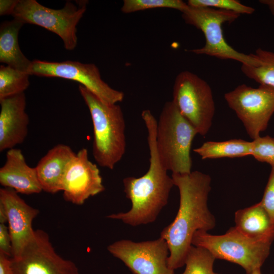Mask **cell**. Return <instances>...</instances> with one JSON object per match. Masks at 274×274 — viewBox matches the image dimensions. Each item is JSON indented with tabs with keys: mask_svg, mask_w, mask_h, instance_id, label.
<instances>
[{
	"mask_svg": "<svg viewBox=\"0 0 274 274\" xmlns=\"http://www.w3.org/2000/svg\"><path fill=\"white\" fill-rule=\"evenodd\" d=\"M25 72L8 65L0 66V100L23 93L30 84L29 76Z\"/></svg>",
	"mask_w": 274,
	"mask_h": 274,
	"instance_id": "obj_22",
	"label": "cell"
},
{
	"mask_svg": "<svg viewBox=\"0 0 274 274\" xmlns=\"http://www.w3.org/2000/svg\"><path fill=\"white\" fill-rule=\"evenodd\" d=\"M234 221L235 228L247 237L271 243L274 241V222L260 201L237 210Z\"/></svg>",
	"mask_w": 274,
	"mask_h": 274,
	"instance_id": "obj_18",
	"label": "cell"
},
{
	"mask_svg": "<svg viewBox=\"0 0 274 274\" xmlns=\"http://www.w3.org/2000/svg\"><path fill=\"white\" fill-rule=\"evenodd\" d=\"M197 134L172 100L165 103L157 123L156 145L160 161L167 171L180 174L191 172L190 150Z\"/></svg>",
	"mask_w": 274,
	"mask_h": 274,
	"instance_id": "obj_4",
	"label": "cell"
},
{
	"mask_svg": "<svg viewBox=\"0 0 274 274\" xmlns=\"http://www.w3.org/2000/svg\"><path fill=\"white\" fill-rule=\"evenodd\" d=\"M260 202L274 222V166L271 167L268 182Z\"/></svg>",
	"mask_w": 274,
	"mask_h": 274,
	"instance_id": "obj_27",
	"label": "cell"
},
{
	"mask_svg": "<svg viewBox=\"0 0 274 274\" xmlns=\"http://www.w3.org/2000/svg\"><path fill=\"white\" fill-rule=\"evenodd\" d=\"M239 16L240 14L232 11L189 6L182 12V17L186 23L200 30L206 40L203 47L189 51L220 59H232L242 64L258 65L259 60L255 54H246L237 51L227 43L224 37L223 24L234 21Z\"/></svg>",
	"mask_w": 274,
	"mask_h": 274,
	"instance_id": "obj_5",
	"label": "cell"
},
{
	"mask_svg": "<svg viewBox=\"0 0 274 274\" xmlns=\"http://www.w3.org/2000/svg\"><path fill=\"white\" fill-rule=\"evenodd\" d=\"M19 0H1L0 15L12 14Z\"/></svg>",
	"mask_w": 274,
	"mask_h": 274,
	"instance_id": "obj_29",
	"label": "cell"
},
{
	"mask_svg": "<svg viewBox=\"0 0 274 274\" xmlns=\"http://www.w3.org/2000/svg\"><path fill=\"white\" fill-rule=\"evenodd\" d=\"M216 259L207 249L192 245L187 255L182 274H219L214 272Z\"/></svg>",
	"mask_w": 274,
	"mask_h": 274,
	"instance_id": "obj_23",
	"label": "cell"
},
{
	"mask_svg": "<svg viewBox=\"0 0 274 274\" xmlns=\"http://www.w3.org/2000/svg\"><path fill=\"white\" fill-rule=\"evenodd\" d=\"M0 252L12 258L13 249L8 227L5 224H0Z\"/></svg>",
	"mask_w": 274,
	"mask_h": 274,
	"instance_id": "obj_28",
	"label": "cell"
},
{
	"mask_svg": "<svg viewBox=\"0 0 274 274\" xmlns=\"http://www.w3.org/2000/svg\"><path fill=\"white\" fill-rule=\"evenodd\" d=\"M254 54L259 60V65L254 66L242 64V72L260 84L274 88V52L258 48Z\"/></svg>",
	"mask_w": 274,
	"mask_h": 274,
	"instance_id": "obj_21",
	"label": "cell"
},
{
	"mask_svg": "<svg viewBox=\"0 0 274 274\" xmlns=\"http://www.w3.org/2000/svg\"><path fill=\"white\" fill-rule=\"evenodd\" d=\"M142 119L148 131L150 165L146 174L139 178L123 179L124 191L131 202L127 212L108 215L107 218L119 220L124 223L136 226L154 222L162 209L167 204L169 193L175 186L173 179L161 164L156 145L157 121L151 113L145 114Z\"/></svg>",
	"mask_w": 274,
	"mask_h": 274,
	"instance_id": "obj_2",
	"label": "cell"
},
{
	"mask_svg": "<svg viewBox=\"0 0 274 274\" xmlns=\"http://www.w3.org/2000/svg\"><path fill=\"white\" fill-rule=\"evenodd\" d=\"M27 73L30 76L76 81L108 104H117L122 101L124 97L123 92L113 89L103 81L98 67L94 63L71 60L52 62L33 60Z\"/></svg>",
	"mask_w": 274,
	"mask_h": 274,
	"instance_id": "obj_10",
	"label": "cell"
},
{
	"mask_svg": "<svg viewBox=\"0 0 274 274\" xmlns=\"http://www.w3.org/2000/svg\"><path fill=\"white\" fill-rule=\"evenodd\" d=\"M172 178L179 191L180 206L175 219L163 228L160 237L168 244V265L175 270L185 265L195 232L213 229L216 220L208 206L211 190L209 175L194 171L187 174L172 173Z\"/></svg>",
	"mask_w": 274,
	"mask_h": 274,
	"instance_id": "obj_1",
	"label": "cell"
},
{
	"mask_svg": "<svg viewBox=\"0 0 274 274\" xmlns=\"http://www.w3.org/2000/svg\"><path fill=\"white\" fill-rule=\"evenodd\" d=\"M202 159L238 158L252 153V141L232 139L222 142L208 141L193 150Z\"/></svg>",
	"mask_w": 274,
	"mask_h": 274,
	"instance_id": "obj_20",
	"label": "cell"
},
{
	"mask_svg": "<svg viewBox=\"0 0 274 274\" xmlns=\"http://www.w3.org/2000/svg\"><path fill=\"white\" fill-rule=\"evenodd\" d=\"M251 155L258 161L274 166V138L266 135L253 140Z\"/></svg>",
	"mask_w": 274,
	"mask_h": 274,
	"instance_id": "obj_26",
	"label": "cell"
},
{
	"mask_svg": "<svg viewBox=\"0 0 274 274\" xmlns=\"http://www.w3.org/2000/svg\"><path fill=\"white\" fill-rule=\"evenodd\" d=\"M7 223V215L6 211L1 203H0V224Z\"/></svg>",
	"mask_w": 274,
	"mask_h": 274,
	"instance_id": "obj_32",
	"label": "cell"
},
{
	"mask_svg": "<svg viewBox=\"0 0 274 274\" xmlns=\"http://www.w3.org/2000/svg\"><path fill=\"white\" fill-rule=\"evenodd\" d=\"M79 90L90 114L93 130L92 152L100 166L113 169L125 154V122L121 107L101 100L89 90Z\"/></svg>",
	"mask_w": 274,
	"mask_h": 274,
	"instance_id": "obj_3",
	"label": "cell"
},
{
	"mask_svg": "<svg viewBox=\"0 0 274 274\" xmlns=\"http://www.w3.org/2000/svg\"><path fill=\"white\" fill-rule=\"evenodd\" d=\"M0 184L26 195L42 191L35 168L28 165L21 150L15 148L7 152L5 162L0 168Z\"/></svg>",
	"mask_w": 274,
	"mask_h": 274,
	"instance_id": "obj_16",
	"label": "cell"
},
{
	"mask_svg": "<svg viewBox=\"0 0 274 274\" xmlns=\"http://www.w3.org/2000/svg\"><path fill=\"white\" fill-rule=\"evenodd\" d=\"M0 105V151L3 152L24 142L29 119L24 92L1 99Z\"/></svg>",
	"mask_w": 274,
	"mask_h": 274,
	"instance_id": "obj_15",
	"label": "cell"
},
{
	"mask_svg": "<svg viewBox=\"0 0 274 274\" xmlns=\"http://www.w3.org/2000/svg\"><path fill=\"white\" fill-rule=\"evenodd\" d=\"M76 154L70 146L59 144L41 158L35 168L42 191L52 194L62 191L67 167Z\"/></svg>",
	"mask_w": 274,
	"mask_h": 274,
	"instance_id": "obj_17",
	"label": "cell"
},
{
	"mask_svg": "<svg viewBox=\"0 0 274 274\" xmlns=\"http://www.w3.org/2000/svg\"><path fill=\"white\" fill-rule=\"evenodd\" d=\"M187 5L191 7H208L229 11L239 14H252L255 9L242 4L236 0H189Z\"/></svg>",
	"mask_w": 274,
	"mask_h": 274,
	"instance_id": "obj_25",
	"label": "cell"
},
{
	"mask_svg": "<svg viewBox=\"0 0 274 274\" xmlns=\"http://www.w3.org/2000/svg\"><path fill=\"white\" fill-rule=\"evenodd\" d=\"M259 2L266 6L271 14L274 16V0H260Z\"/></svg>",
	"mask_w": 274,
	"mask_h": 274,
	"instance_id": "obj_31",
	"label": "cell"
},
{
	"mask_svg": "<svg viewBox=\"0 0 274 274\" xmlns=\"http://www.w3.org/2000/svg\"><path fill=\"white\" fill-rule=\"evenodd\" d=\"M224 98L249 136L253 140L260 136L274 113V88L261 84L253 88L243 84L226 93Z\"/></svg>",
	"mask_w": 274,
	"mask_h": 274,
	"instance_id": "obj_9",
	"label": "cell"
},
{
	"mask_svg": "<svg viewBox=\"0 0 274 274\" xmlns=\"http://www.w3.org/2000/svg\"><path fill=\"white\" fill-rule=\"evenodd\" d=\"M0 203L7 212L13 249L12 258H16L35 235L32 223L39 211L28 205L16 191L9 188L0 189Z\"/></svg>",
	"mask_w": 274,
	"mask_h": 274,
	"instance_id": "obj_14",
	"label": "cell"
},
{
	"mask_svg": "<svg viewBox=\"0 0 274 274\" xmlns=\"http://www.w3.org/2000/svg\"><path fill=\"white\" fill-rule=\"evenodd\" d=\"M252 274H261L260 269H257Z\"/></svg>",
	"mask_w": 274,
	"mask_h": 274,
	"instance_id": "obj_33",
	"label": "cell"
},
{
	"mask_svg": "<svg viewBox=\"0 0 274 274\" xmlns=\"http://www.w3.org/2000/svg\"><path fill=\"white\" fill-rule=\"evenodd\" d=\"M87 1H67L56 10L46 7L36 0H19L12 14L22 23L35 24L53 32L62 40L65 49L72 51L77 44V25L85 13Z\"/></svg>",
	"mask_w": 274,
	"mask_h": 274,
	"instance_id": "obj_7",
	"label": "cell"
},
{
	"mask_svg": "<svg viewBox=\"0 0 274 274\" xmlns=\"http://www.w3.org/2000/svg\"><path fill=\"white\" fill-rule=\"evenodd\" d=\"M187 2L181 0H124L121 10L131 13L155 8H170L181 12L188 8Z\"/></svg>",
	"mask_w": 274,
	"mask_h": 274,
	"instance_id": "obj_24",
	"label": "cell"
},
{
	"mask_svg": "<svg viewBox=\"0 0 274 274\" xmlns=\"http://www.w3.org/2000/svg\"><path fill=\"white\" fill-rule=\"evenodd\" d=\"M173 98L180 113L197 133L207 134L215 112L212 91L208 83L191 72L182 71L175 79Z\"/></svg>",
	"mask_w": 274,
	"mask_h": 274,
	"instance_id": "obj_8",
	"label": "cell"
},
{
	"mask_svg": "<svg viewBox=\"0 0 274 274\" xmlns=\"http://www.w3.org/2000/svg\"><path fill=\"white\" fill-rule=\"evenodd\" d=\"M104 190L97 166L89 159L87 150L81 149L67 167L62 185L63 198L81 205L90 197Z\"/></svg>",
	"mask_w": 274,
	"mask_h": 274,
	"instance_id": "obj_13",
	"label": "cell"
},
{
	"mask_svg": "<svg viewBox=\"0 0 274 274\" xmlns=\"http://www.w3.org/2000/svg\"><path fill=\"white\" fill-rule=\"evenodd\" d=\"M272 243L247 237L234 227L218 235L198 230L192 240V245L207 249L216 259L240 265L246 274L261 268L269 254Z\"/></svg>",
	"mask_w": 274,
	"mask_h": 274,
	"instance_id": "obj_6",
	"label": "cell"
},
{
	"mask_svg": "<svg viewBox=\"0 0 274 274\" xmlns=\"http://www.w3.org/2000/svg\"><path fill=\"white\" fill-rule=\"evenodd\" d=\"M14 274H79L76 264L55 251L48 233L41 229L35 235L20 254L11 258Z\"/></svg>",
	"mask_w": 274,
	"mask_h": 274,
	"instance_id": "obj_12",
	"label": "cell"
},
{
	"mask_svg": "<svg viewBox=\"0 0 274 274\" xmlns=\"http://www.w3.org/2000/svg\"><path fill=\"white\" fill-rule=\"evenodd\" d=\"M107 249L134 274H175L168 265V244L161 237L141 242L121 239L109 245Z\"/></svg>",
	"mask_w": 274,
	"mask_h": 274,
	"instance_id": "obj_11",
	"label": "cell"
},
{
	"mask_svg": "<svg viewBox=\"0 0 274 274\" xmlns=\"http://www.w3.org/2000/svg\"><path fill=\"white\" fill-rule=\"evenodd\" d=\"M23 24L15 18L2 23L0 27V62L27 73L32 61L23 54L18 43L19 32Z\"/></svg>",
	"mask_w": 274,
	"mask_h": 274,
	"instance_id": "obj_19",
	"label": "cell"
},
{
	"mask_svg": "<svg viewBox=\"0 0 274 274\" xmlns=\"http://www.w3.org/2000/svg\"><path fill=\"white\" fill-rule=\"evenodd\" d=\"M0 274H14L11 258L0 252Z\"/></svg>",
	"mask_w": 274,
	"mask_h": 274,
	"instance_id": "obj_30",
	"label": "cell"
}]
</instances>
